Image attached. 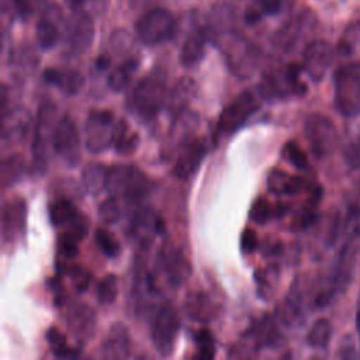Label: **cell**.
<instances>
[{
  "label": "cell",
  "mask_w": 360,
  "mask_h": 360,
  "mask_svg": "<svg viewBox=\"0 0 360 360\" xmlns=\"http://www.w3.org/2000/svg\"><path fill=\"white\" fill-rule=\"evenodd\" d=\"M110 63H111V60H110V58L107 56V55H101V56H98L97 58V60H96V66H97V69H107L108 66H110Z\"/></svg>",
  "instance_id": "52"
},
{
  "label": "cell",
  "mask_w": 360,
  "mask_h": 360,
  "mask_svg": "<svg viewBox=\"0 0 360 360\" xmlns=\"http://www.w3.org/2000/svg\"><path fill=\"white\" fill-rule=\"evenodd\" d=\"M97 212H98V218L104 224H115L117 221H120L122 214L121 205L115 195H110L108 198L101 201V204L97 208Z\"/></svg>",
  "instance_id": "41"
},
{
  "label": "cell",
  "mask_w": 360,
  "mask_h": 360,
  "mask_svg": "<svg viewBox=\"0 0 360 360\" xmlns=\"http://www.w3.org/2000/svg\"><path fill=\"white\" fill-rule=\"evenodd\" d=\"M7 94H8V90H7V86L3 84L1 86V97H0V103H1V112L6 111V105H7Z\"/></svg>",
  "instance_id": "53"
},
{
  "label": "cell",
  "mask_w": 360,
  "mask_h": 360,
  "mask_svg": "<svg viewBox=\"0 0 360 360\" xmlns=\"http://www.w3.org/2000/svg\"><path fill=\"white\" fill-rule=\"evenodd\" d=\"M13 63L18 65V66H22L24 68H35L37 65V55L32 53L30 49L28 51H18L14 53V58H13Z\"/></svg>",
  "instance_id": "47"
},
{
  "label": "cell",
  "mask_w": 360,
  "mask_h": 360,
  "mask_svg": "<svg viewBox=\"0 0 360 360\" xmlns=\"http://www.w3.org/2000/svg\"><path fill=\"white\" fill-rule=\"evenodd\" d=\"M248 338L252 342L255 350H260L262 347H269L274 346L276 343L280 342L281 333L278 330V326L273 316H263L259 319L249 330H248Z\"/></svg>",
  "instance_id": "22"
},
{
  "label": "cell",
  "mask_w": 360,
  "mask_h": 360,
  "mask_svg": "<svg viewBox=\"0 0 360 360\" xmlns=\"http://www.w3.org/2000/svg\"><path fill=\"white\" fill-rule=\"evenodd\" d=\"M335 105L343 117L360 115V68L354 63L340 66L333 75Z\"/></svg>",
  "instance_id": "2"
},
{
  "label": "cell",
  "mask_w": 360,
  "mask_h": 360,
  "mask_svg": "<svg viewBox=\"0 0 360 360\" xmlns=\"http://www.w3.org/2000/svg\"><path fill=\"white\" fill-rule=\"evenodd\" d=\"M356 326H357V332H359V335H360V309H359L357 314H356Z\"/></svg>",
  "instance_id": "57"
},
{
  "label": "cell",
  "mask_w": 360,
  "mask_h": 360,
  "mask_svg": "<svg viewBox=\"0 0 360 360\" xmlns=\"http://www.w3.org/2000/svg\"><path fill=\"white\" fill-rule=\"evenodd\" d=\"M301 66L292 63L283 72H266L259 86L260 94L266 100L287 98L305 93V84L300 82Z\"/></svg>",
  "instance_id": "3"
},
{
  "label": "cell",
  "mask_w": 360,
  "mask_h": 360,
  "mask_svg": "<svg viewBox=\"0 0 360 360\" xmlns=\"http://www.w3.org/2000/svg\"><path fill=\"white\" fill-rule=\"evenodd\" d=\"M259 20H260V14H259V13H255V11L246 13V22L253 24V22H256V21H259Z\"/></svg>",
  "instance_id": "54"
},
{
  "label": "cell",
  "mask_w": 360,
  "mask_h": 360,
  "mask_svg": "<svg viewBox=\"0 0 360 360\" xmlns=\"http://www.w3.org/2000/svg\"><path fill=\"white\" fill-rule=\"evenodd\" d=\"M114 114L108 110H94L89 112L84 124L86 148L93 153H101L114 143L115 134Z\"/></svg>",
  "instance_id": "5"
},
{
  "label": "cell",
  "mask_w": 360,
  "mask_h": 360,
  "mask_svg": "<svg viewBox=\"0 0 360 360\" xmlns=\"http://www.w3.org/2000/svg\"><path fill=\"white\" fill-rule=\"evenodd\" d=\"M284 156L285 159L297 169L300 170H307L309 163H308V159H307V155L305 152L300 148V145L297 142H288L285 146H284Z\"/></svg>",
  "instance_id": "45"
},
{
  "label": "cell",
  "mask_w": 360,
  "mask_h": 360,
  "mask_svg": "<svg viewBox=\"0 0 360 360\" xmlns=\"http://www.w3.org/2000/svg\"><path fill=\"white\" fill-rule=\"evenodd\" d=\"M197 83L191 77H181L179 79L173 87L170 89L166 100V110L167 112L176 118L186 112L188 104L197 94Z\"/></svg>",
  "instance_id": "19"
},
{
  "label": "cell",
  "mask_w": 360,
  "mask_h": 360,
  "mask_svg": "<svg viewBox=\"0 0 360 360\" xmlns=\"http://www.w3.org/2000/svg\"><path fill=\"white\" fill-rule=\"evenodd\" d=\"M79 214L80 212L77 211L75 204L69 198H66V197L56 198L48 207L49 221L55 226L69 225Z\"/></svg>",
  "instance_id": "28"
},
{
  "label": "cell",
  "mask_w": 360,
  "mask_h": 360,
  "mask_svg": "<svg viewBox=\"0 0 360 360\" xmlns=\"http://www.w3.org/2000/svg\"><path fill=\"white\" fill-rule=\"evenodd\" d=\"M46 340L52 353L59 359H76L80 354L79 349H73L68 345L65 333L55 326L46 330Z\"/></svg>",
  "instance_id": "32"
},
{
  "label": "cell",
  "mask_w": 360,
  "mask_h": 360,
  "mask_svg": "<svg viewBox=\"0 0 360 360\" xmlns=\"http://www.w3.org/2000/svg\"><path fill=\"white\" fill-rule=\"evenodd\" d=\"M345 159L352 167L360 166V143H350L345 149Z\"/></svg>",
  "instance_id": "48"
},
{
  "label": "cell",
  "mask_w": 360,
  "mask_h": 360,
  "mask_svg": "<svg viewBox=\"0 0 360 360\" xmlns=\"http://www.w3.org/2000/svg\"><path fill=\"white\" fill-rule=\"evenodd\" d=\"M332 60V48L326 41H312L307 45L302 58V69L314 80L319 82L325 76Z\"/></svg>",
  "instance_id": "16"
},
{
  "label": "cell",
  "mask_w": 360,
  "mask_h": 360,
  "mask_svg": "<svg viewBox=\"0 0 360 360\" xmlns=\"http://www.w3.org/2000/svg\"><path fill=\"white\" fill-rule=\"evenodd\" d=\"M53 150L70 166L77 165L80 156V138L75 121L62 115L53 131Z\"/></svg>",
  "instance_id": "10"
},
{
  "label": "cell",
  "mask_w": 360,
  "mask_h": 360,
  "mask_svg": "<svg viewBox=\"0 0 360 360\" xmlns=\"http://www.w3.org/2000/svg\"><path fill=\"white\" fill-rule=\"evenodd\" d=\"M259 105L253 93L242 91L222 110L217 122V135H229L238 131L259 110Z\"/></svg>",
  "instance_id": "7"
},
{
  "label": "cell",
  "mask_w": 360,
  "mask_h": 360,
  "mask_svg": "<svg viewBox=\"0 0 360 360\" xmlns=\"http://www.w3.org/2000/svg\"><path fill=\"white\" fill-rule=\"evenodd\" d=\"M94 25L91 17L79 13L70 18L66 28V45L73 53H83L91 45Z\"/></svg>",
  "instance_id": "17"
},
{
  "label": "cell",
  "mask_w": 360,
  "mask_h": 360,
  "mask_svg": "<svg viewBox=\"0 0 360 360\" xmlns=\"http://www.w3.org/2000/svg\"><path fill=\"white\" fill-rule=\"evenodd\" d=\"M205 53V39L201 32H194L188 35L184 41L181 52H180V62L184 66H194L197 65Z\"/></svg>",
  "instance_id": "29"
},
{
  "label": "cell",
  "mask_w": 360,
  "mask_h": 360,
  "mask_svg": "<svg viewBox=\"0 0 360 360\" xmlns=\"http://www.w3.org/2000/svg\"><path fill=\"white\" fill-rule=\"evenodd\" d=\"M132 167L134 166H131V165H115L110 169L107 188L110 190L111 195L122 197L127 183H128V179L131 176Z\"/></svg>",
  "instance_id": "36"
},
{
  "label": "cell",
  "mask_w": 360,
  "mask_h": 360,
  "mask_svg": "<svg viewBox=\"0 0 360 360\" xmlns=\"http://www.w3.org/2000/svg\"><path fill=\"white\" fill-rule=\"evenodd\" d=\"M174 17L163 8H153L146 11L136 21V34L148 45L160 44L174 34Z\"/></svg>",
  "instance_id": "9"
},
{
  "label": "cell",
  "mask_w": 360,
  "mask_h": 360,
  "mask_svg": "<svg viewBox=\"0 0 360 360\" xmlns=\"http://www.w3.org/2000/svg\"><path fill=\"white\" fill-rule=\"evenodd\" d=\"M184 311L195 322H210L215 316V305L211 297L202 291L188 292L184 301Z\"/></svg>",
  "instance_id": "24"
},
{
  "label": "cell",
  "mask_w": 360,
  "mask_h": 360,
  "mask_svg": "<svg viewBox=\"0 0 360 360\" xmlns=\"http://www.w3.org/2000/svg\"><path fill=\"white\" fill-rule=\"evenodd\" d=\"M273 217H274V207H271L264 197H259L252 202L250 211H249L250 221L259 225H263Z\"/></svg>",
  "instance_id": "42"
},
{
  "label": "cell",
  "mask_w": 360,
  "mask_h": 360,
  "mask_svg": "<svg viewBox=\"0 0 360 360\" xmlns=\"http://www.w3.org/2000/svg\"><path fill=\"white\" fill-rule=\"evenodd\" d=\"M267 14H277L281 8V0H257Z\"/></svg>",
  "instance_id": "50"
},
{
  "label": "cell",
  "mask_w": 360,
  "mask_h": 360,
  "mask_svg": "<svg viewBox=\"0 0 360 360\" xmlns=\"http://www.w3.org/2000/svg\"><path fill=\"white\" fill-rule=\"evenodd\" d=\"M338 48H339V52L345 56L360 55V21L354 22L352 27L347 28Z\"/></svg>",
  "instance_id": "37"
},
{
  "label": "cell",
  "mask_w": 360,
  "mask_h": 360,
  "mask_svg": "<svg viewBox=\"0 0 360 360\" xmlns=\"http://www.w3.org/2000/svg\"><path fill=\"white\" fill-rule=\"evenodd\" d=\"M174 124L169 132V136L163 145V148L167 150V155H172L176 149H180L190 138L193 131L198 125V117L195 114L183 112L181 115L174 118Z\"/></svg>",
  "instance_id": "20"
},
{
  "label": "cell",
  "mask_w": 360,
  "mask_h": 360,
  "mask_svg": "<svg viewBox=\"0 0 360 360\" xmlns=\"http://www.w3.org/2000/svg\"><path fill=\"white\" fill-rule=\"evenodd\" d=\"M108 172L110 169H107L103 163H98V162L86 163L80 174V181L84 191H87L91 195H97L103 190H105L108 183Z\"/></svg>",
  "instance_id": "25"
},
{
  "label": "cell",
  "mask_w": 360,
  "mask_h": 360,
  "mask_svg": "<svg viewBox=\"0 0 360 360\" xmlns=\"http://www.w3.org/2000/svg\"><path fill=\"white\" fill-rule=\"evenodd\" d=\"M56 122L55 107L52 104H42L37 115L32 142V156L35 167L39 170H42L46 165L49 146L53 148V131Z\"/></svg>",
  "instance_id": "8"
},
{
  "label": "cell",
  "mask_w": 360,
  "mask_h": 360,
  "mask_svg": "<svg viewBox=\"0 0 360 360\" xmlns=\"http://www.w3.org/2000/svg\"><path fill=\"white\" fill-rule=\"evenodd\" d=\"M332 336V325L328 319H316L307 333V342L314 349H325Z\"/></svg>",
  "instance_id": "35"
},
{
  "label": "cell",
  "mask_w": 360,
  "mask_h": 360,
  "mask_svg": "<svg viewBox=\"0 0 360 360\" xmlns=\"http://www.w3.org/2000/svg\"><path fill=\"white\" fill-rule=\"evenodd\" d=\"M131 352V336L124 323H114L110 326L103 345L101 354L108 360L127 359Z\"/></svg>",
  "instance_id": "18"
},
{
  "label": "cell",
  "mask_w": 360,
  "mask_h": 360,
  "mask_svg": "<svg viewBox=\"0 0 360 360\" xmlns=\"http://www.w3.org/2000/svg\"><path fill=\"white\" fill-rule=\"evenodd\" d=\"M66 322L77 342L86 343L96 330V311L84 302H73L68 308Z\"/></svg>",
  "instance_id": "15"
},
{
  "label": "cell",
  "mask_w": 360,
  "mask_h": 360,
  "mask_svg": "<svg viewBox=\"0 0 360 360\" xmlns=\"http://www.w3.org/2000/svg\"><path fill=\"white\" fill-rule=\"evenodd\" d=\"M255 280L257 285V294L263 300H269L273 297L278 280H280V270L277 264H270L264 269H260L255 273Z\"/></svg>",
  "instance_id": "31"
},
{
  "label": "cell",
  "mask_w": 360,
  "mask_h": 360,
  "mask_svg": "<svg viewBox=\"0 0 360 360\" xmlns=\"http://www.w3.org/2000/svg\"><path fill=\"white\" fill-rule=\"evenodd\" d=\"M25 162L20 153H13L1 160L0 181L3 188H8L18 183L24 174Z\"/></svg>",
  "instance_id": "27"
},
{
  "label": "cell",
  "mask_w": 360,
  "mask_h": 360,
  "mask_svg": "<svg viewBox=\"0 0 360 360\" xmlns=\"http://www.w3.org/2000/svg\"><path fill=\"white\" fill-rule=\"evenodd\" d=\"M27 204L22 198L10 200L3 205L1 236L4 242L13 243L25 233Z\"/></svg>",
  "instance_id": "12"
},
{
  "label": "cell",
  "mask_w": 360,
  "mask_h": 360,
  "mask_svg": "<svg viewBox=\"0 0 360 360\" xmlns=\"http://www.w3.org/2000/svg\"><path fill=\"white\" fill-rule=\"evenodd\" d=\"M94 238H96V243L97 246L100 248V250L107 256V257H117L121 252V245L120 242L117 240V238L108 232L107 229L104 228H98L96 229V233H94Z\"/></svg>",
  "instance_id": "40"
},
{
  "label": "cell",
  "mask_w": 360,
  "mask_h": 360,
  "mask_svg": "<svg viewBox=\"0 0 360 360\" xmlns=\"http://www.w3.org/2000/svg\"><path fill=\"white\" fill-rule=\"evenodd\" d=\"M158 266L165 274L167 283L173 287L183 285L190 274L191 264L181 249L173 245H163L158 255Z\"/></svg>",
  "instance_id": "11"
},
{
  "label": "cell",
  "mask_w": 360,
  "mask_h": 360,
  "mask_svg": "<svg viewBox=\"0 0 360 360\" xmlns=\"http://www.w3.org/2000/svg\"><path fill=\"white\" fill-rule=\"evenodd\" d=\"M79 242H80V239H77L69 231L60 233L59 238H58V252H59V255L65 259L76 257L77 253H79Z\"/></svg>",
  "instance_id": "43"
},
{
  "label": "cell",
  "mask_w": 360,
  "mask_h": 360,
  "mask_svg": "<svg viewBox=\"0 0 360 360\" xmlns=\"http://www.w3.org/2000/svg\"><path fill=\"white\" fill-rule=\"evenodd\" d=\"M48 0H31V4H32V7H37V6H42V4H45Z\"/></svg>",
  "instance_id": "56"
},
{
  "label": "cell",
  "mask_w": 360,
  "mask_h": 360,
  "mask_svg": "<svg viewBox=\"0 0 360 360\" xmlns=\"http://www.w3.org/2000/svg\"><path fill=\"white\" fill-rule=\"evenodd\" d=\"M167 94L165 73L155 70L135 84L128 98L129 107L141 120L149 121L166 105Z\"/></svg>",
  "instance_id": "1"
},
{
  "label": "cell",
  "mask_w": 360,
  "mask_h": 360,
  "mask_svg": "<svg viewBox=\"0 0 360 360\" xmlns=\"http://www.w3.org/2000/svg\"><path fill=\"white\" fill-rule=\"evenodd\" d=\"M267 187L274 194L294 195L308 190L309 183L301 176H291L287 172L273 169L267 177Z\"/></svg>",
  "instance_id": "21"
},
{
  "label": "cell",
  "mask_w": 360,
  "mask_h": 360,
  "mask_svg": "<svg viewBox=\"0 0 360 360\" xmlns=\"http://www.w3.org/2000/svg\"><path fill=\"white\" fill-rule=\"evenodd\" d=\"M44 80L52 86H56L63 94L73 96L80 91L84 84V77L80 72L73 69L59 70L49 68L44 72Z\"/></svg>",
  "instance_id": "23"
},
{
  "label": "cell",
  "mask_w": 360,
  "mask_h": 360,
  "mask_svg": "<svg viewBox=\"0 0 360 360\" xmlns=\"http://www.w3.org/2000/svg\"><path fill=\"white\" fill-rule=\"evenodd\" d=\"M118 295V280L115 274H105L98 283L96 288V297L100 304L108 305L115 301Z\"/></svg>",
  "instance_id": "38"
},
{
  "label": "cell",
  "mask_w": 360,
  "mask_h": 360,
  "mask_svg": "<svg viewBox=\"0 0 360 360\" xmlns=\"http://www.w3.org/2000/svg\"><path fill=\"white\" fill-rule=\"evenodd\" d=\"M13 1L21 15H28L34 8L31 4V0H13Z\"/></svg>",
  "instance_id": "51"
},
{
  "label": "cell",
  "mask_w": 360,
  "mask_h": 360,
  "mask_svg": "<svg viewBox=\"0 0 360 360\" xmlns=\"http://www.w3.org/2000/svg\"><path fill=\"white\" fill-rule=\"evenodd\" d=\"M194 339H195V345H197V353L194 354V357L212 359L215 356V352H217L215 338L210 329H207V328L200 329L194 335Z\"/></svg>",
  "instance_id": "39"
},
{
  "label": "cell",
  "mask_w": 360,
  "mask_h": 360,
  "mask_svg": "<svg viewBox=\"0 0 360 360\" xmlns=\"http://www.w3.org/2000/svg\"><path fill=\"white\" fill-rule=\"evenodd\" d=\"M32 117L24 107H14L3 111L1 115V139L7 145L20 143L25 139Z\"/></svg>",
  "instance_id": "14"
},
{
  "label": "cell",
  "mask_w": 360,
  "mask_h": 360,
  "mask_svg": "<svg viewBox=\"0 0 360 360\" xmlns=\"http://www.w3.org/2000/svg\"><path fill=\"white\" fill-rule=\"evenodd\" d=\"M84 1H86V0H69V4H70V7H72L73 10H79V8L84 4Z\"/></svg>",
  "instance_id": "55"
},
{
  "label": "cell",
  "mask_w": 360,
  "mask_h": 360,
  "mask_svg": "<svg viewBox=\"0 0 360 360\" xmlns=\"http://www.w3.org/2000/svg\"><path fill=\"white\" fill-rule=\"evenodd\" d=\"M207 153V143L201 138H190L180 149L173 166V174L179 180H187L200 167Z\"/></svg>",
  "instance_id": "13"
},
{
  "label": "cell",
  "mask_w": 360,
  "mask_h": 360,
  "mask_svg": "<svg viewBox=\"0 0 360 360\" xmlns=\"http://www.w3.org/2000/svg\"><path fill=\"white\" fill-rule=\"evenodd\" d=\"M132 229L135 235H139L143 240H148L150 235L160 232L162 221L160 218L150 210L145 207L136 208L134 212V219H132Z\"/></svg>",
  "instance_id": "26"
},
{
  "label": "cell",
  "mask_w": 360,
  "mask_h": 360,
  "mask_svg": "<svg viewBox=\"0 0 360 360\" xmlns=\"http://www.w3.org/2000/svg\"><path fill=\"white\" fill-rule=\"evenodd\" d=\"M259 248V239L253 229L246 228L240 235V250L245 255L253 253Z\"/></svg>",
  "instance_id": "46"
},
{
  "label": "cell",
  "mask_w": 360,
  "mask_h": 360,
  "mask_svg": "<svg viewBox=\"0 0 360 360\" xmlns=\"http://www.w3.org/2000/svg\"><path fill=\"white\" fill-rule=\"evenodd\" d=\"M281 248H283V245L280 240H277L274 238H269L264 240V243L262 246V253L264 256H276L281 252Z\"/></svg>",
  "instance_id": "49"
},
{
  "label": "cell",
  "mask_w": 360,
  "mask_h": 360,
  "mask_svg": "<svg viewBox=\"0 0 360 360\" xmlns=\"http://www.w3.org/2000/svg\"><path fill=\"white\" fill-rule=\"evenodd\" d=\"M114 148L120 155H131L139 145V135L129 128V125L120 120L114 134Z\"/></svg>",
  "instance_id": "30"
},
{
  "label": "cell",
  "mask_w": 360,
  "mask_h": 360,
  "mask_svg": "<svg viewBox=\"0 0 360 360\" xmlns=\"http://www.w3.org/2000/svg\"><path fill=\"white\" fill-rule=\"evenodd\" d=\"M35 38L42 49H51L59 39V30L55 21L48 15H44V18H41L37 24Z\"/></svg>",
  "instance_id": "34"
},
{
  "label": "cell",
  "mask_w": 360,
  "mask_h": 360,
  "mask_svg": "<svg viewBox=\"0 0 360 360\" xmlns=\"http://www.w3.org/2000/svg\"><path fill=\"white\" fill-rule=\"evenodd\" d=\"M180 330V316L174 305L170 302L162 304L152 322L150 338L155 349L162 356H169L173 352L177 333Z\"/></svg>",
  "instance_id": "4"
},
{
  "label": "cell",
  "mask_w": 360,
  "mask_h": 360,
  "mask_svg": "<svg viewBox=\"0 0 360 360\" xmlns=\"http://www.w3.org/2000/svg\"><path fill=\"white\" fill-rule=\"evenodd\" d=\"M136 60H127L124 62L122 65L117 66L110 75H108V79H107V84L108 87L112 90V91H124L127 89V86L131 82V77L134 75V72L136 70Z\"/></svg>",
  "instance_id": "33"
},
{
  "label": "cell",
  "mask_w": 360,
  "mask_h": 360,
  "mask_svg": "<svg viewBox=\"0 0 360 360\" xmlns=\"http://www.w3.org/2000/svg\"><path fill=\"white\" fill-rule=\"evenodd\" d=\"M65 270H66V274L70 277L76 291L82 292L87 290L90 284V273L87 269H84L80 264H70V266H66Z\"/></svg>",
  "instance_id": "44"
},
{
  "label": "cell",
  "mask_w": 360,
  "mask_h": 360,
  "mask_svg": "<svg viewBox=\"0 0 360 360\" xmlns=\"http://www.w3.org/2000/svg\"><path fill=\"white\" fill-rule=\"evenodd\" d=\"M304 129L311 149L316 156H326L332 153L338 146V129L326 115L319 112L309 114L305 120Z\"/></svg>",
  "instance_id": "6"
}]
</instances>
